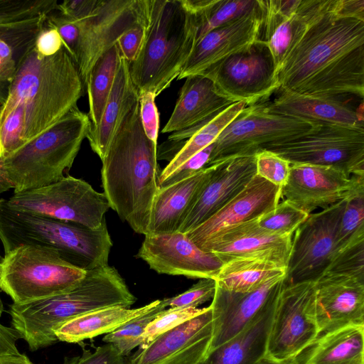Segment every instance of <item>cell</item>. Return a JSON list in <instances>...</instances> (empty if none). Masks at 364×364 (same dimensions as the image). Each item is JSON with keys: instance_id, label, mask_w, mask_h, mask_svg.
Returning <instances> with one entry per match:
<instances>
[{"instance_id": "cell-20", "label": "cell", "mask_w": 364, "mask_h": 364, "mask_svg": "<svg viewBox=\"0 0 364 364\" xmlns=\"http://www.w3.org/2000/svg\"><path fill=\"white\" fill-rule=\"evenodd\" d=\"M285 276L274 278L249 292L224 289L216 284L210 304L213 337L209 354L242 331L279 294Z\"/></svg>"}, {"instance_id": "cell-10", "label": "cell", "mask_w": 364, "mask_h": 364, "mask_svg": "<svg viewBox=\"0 0 364 364\" xmlns=\"http://www.w3.org/2000/svg\"><path fill=\"white\" fill-rule=\"evenodd\" d=\"M319 125L270 112L263 102L248 105L214 141L208 166L232 156L256 154L264 146L291 141Z\"/></svg>"}, {"instance_id": "cell-35", "label": "cell", "mask_w": 364, "mask_h": 364, "mask_svg": "<svg viewBox=\"0 0 364 364\" xmlns=\"http://www.w3.org/2000/svg\"><path fill=\"white\" fill-rule=\"evenodd\" d=\"M248 106L245 102H234L204 124L183 143L181 149L160 173L159 185L164 182L182 164L205 147L212 144L223 130Z\"/></svg>"}, {"instance_id": "cell-8", "label": "cell", "mask_w": 364, "mask_h": 364, "mask_svg": "<svg viewBox=\"0 0 364 364\" xmlns=\"http://www.w3.org/2000/svg\"><path fill=\"white\" fill-rule=\"evenodd\" d=\"M147 0H102L86 18L73 20L54 10L48 23L60 35L84 87L97 60L129 28L145 23Z\"/></svg>"}, {"instance_id": "cell-58", "label": "cell", "mask_w": 364, "mask_h": 364, "mask_svg": "<svg viewBox=\"0 0 364 364\" xmlns=\"http://www.w3.org/2000/svg\"><path fill=\"white\" fill-rule=\"evenodd\" d=\"M1 107H2V105L0 104V112H1Z\"/></svg>"}, {"instance_id": "cell-28", "label": "cell", "mask_w": 364, "mask_h": 364, "mask_svg": "<svg viewBox=\"0 0 364 364\" xmlns=\"http://www.w3.org/2000/svg\"><path fill=\"white\" fill-rule=\"evenodd\" d=\"M257 1L260 22L257 41L269 48L277 68L306 18L311 0Z\"/></svg>"}, {"instance_id": "cell-26", "label": "cell", "mask_w": 364, "mask_h": 364, "mask_svg": "<svg viewBox=\"0 0 364 364\" xmlns=\"http://www.w3.org/2000/svg\"><path fill=\"white\" fill-rule=\"evenodd\" d=\"M213 170L211 165L188 178L160 186L152 203L147 234L178 231Z\"/></svg>"}, {"instance_id": "cell-30", "label": "cell", "mask_w": 364, "mask_h": 364, "mask_svg": "<svg viewBox=\"0 0 364 364\" xmlns=\"http://www.w3.org/2000/svg\"><path fill=\"white\" fill-rule=\"evenodd\" d=\"M46 16L0 24V104L5 102L18 70L35 47Z\"/></svg>"}, {"instance_id": "cell-27", "label": "cell", "mask_w": 364, "mask_h": 364, "mask_svg": "<svg viewBox=\"0 0 364 364\" xmlns=\"http://www.w3.org/2000/svg\"><path fill=\"white\" fill-rule=\"evenodd\" d=\"M272 101H264L265 109L273 113L320 124H336L364 128L363 114L336 99L302 95L279 87Z\"/></svg>"}, {"instance_id": "cell-36", "label": "cell", "mask_w": 364, "mask_h": 364, "mask_svg": "<svg viewBox=\"0 0 364 364\" xmlns=\"http://www.w3.org/2000/svg\"><path fill=\"white\" fill-rule=\"evenodd\" d=\"M196 17V42L208 32L244 16L257 6V0H182Z\"/></svg>"}, {"instance_id": "cell-57", "label": "cell", "mask_w": 364, "mask_h": 364, "mask_svg": "<svg viewBox=\"0 0 364 364\" xmlns=\"http://www.w3.org/2000/svg\"><path fill=\"white\" fill-rule=\"evenodd\" d=\"M198 364H209L208 361V359L205 360L204 361L198 363Z\"/></svg>"}, {"instance_id": "cell-50", "label": "cell", "mask_w": 364, "mask_h": 364, "mask_svg": "<svg viewBox=\"0 0 364 364\" xmlns=\"http://www.w3.org/2000/svg\"><path fill=\"white\" fill-rule=\"evenodd\" d=\"M63 46L64 43L58 31L46 19L36 41V50L42 56L48 57L56 54Z\"/></svg>"}, {"instance_id": "cell-45", "label": "cell", "mask_w": 364, "mask_h": 364, "mask_svg": "<svg viewBox=\"0 0 364 364\" xmlns=\"http://www.w3.org/2000/svg\"><path fill=\"white\" fill-rule=\"evenodd\" d=\"M216 282L213 279H200L186 291L171 298L162 299L165 307L180 309L196 307L213 299Z\"/></svg>"}, {"instance_id": "cell-18", "label": "cell", "mask_w": 364, "mask_h": 364, "mask_svg": "<svg viewBox=\"0 0 364 364\" xmlns=\"http://www.w3.org/2000/svg\"><path fill=\"white\" fill-rule=\"evenodd\" d=\"M358 176L331 166L291 164L288 178L281 188L282 197L311 214L318 208L326 209L345 198Z\"/></svg>"}, {"instance_id": "cell-47", "label": "cell", "mask_w": 364, "mask_h": 364, "mask_svg": "<svg viewBox=\"0 0 364 364\" xmlns=\"http://www.w3.org/2000/svg\"><path fill=\"white\" fill-rule=\"evenodd\" d=\"M156 96L150 92L139 93V115L143 130L153 143L157 144L159 114Z\"/></svg>"}, {"instance_id": "cell-32", "label": "cell", "mask_w": 364, "mask_h": 364, "mask_svg": "<svg viewBox=\"0 0 364 364\" xmlns=\"http://www.w3.org/2000/svg\"><path fill=\"white\" fill-rule=\"evenodd\" d=\"M278 296L242 331L212 351L207 358L209 364H255L264 357Z\"/></svg>"}, {"instance_id": "cell-46", "label": "cell", "mask_w": 364, "mask_h": 364, "mask_svg": "<svg viewBox=\"0 0 364 364\" xmlns=\"http://www.w3.org/2000/svg\"><path fill=\"white\" fill-rule=\"evenodd\" d=\"M64 364H129V360L112 343H106L92 352L84 350L81 355L66 358Z\"/></svg>"}, {"instance_id": "cell-33", "label": "cell", "mask_w": 364, "mask_h": 364, "mask_svg": "<svg viewBox=\"0 0 364 364\" xmlns=\"http://www.w3.org/2000/svg\"><path fill=\"white\" fill-rule=\"evenodd\" d=\"M159 301L155 300L136 309L111 306L90 311L65 322L54 331V334L58 341L78 343L116 331L133 318L147 313Z\"/></svg>"}, {"instance_id": "cell-40", "label": "cell", "mask_w": 364, "mask_h": 364, "mask_svg": "<svg viewBox=\"0 0 364 364\" xmlns=\"http://www.w3.org/2000/svg\"><path fill=\"white\" fill-rule=\"evenodd\" d=\"M309 215L283 200L274 209L259 216L257 223L260 228L269 233L282 236L293 235Z\"/></svg>"}, {"instance_id": "cell-7", "label": "cell", "mask_w": 364, "mask_h": 364, "mask_svg": "<svg viewBox=\"0 0 364 364\" xmlns=\"http://www.w3.org/2000/svg\"><path fill=\"white\" fill-rule=\"evenodd\" d=\"M91 128L77 106L15 152L0 159V169L19 193L53 183L65 176Z\"/></svg>"}, {"instance_id": "cell-37", "label": "cell", "mask_w": 364, "mask_h": 364, "mask_svg": "<svg viewBox=\"0 0 364 364\" xmlns=\"http://www.w3.org/2000/svg\"><path fill=\"white\" fill-rule=\"evenodd\" d=\"M121 58L117 43L104 53L92 66L85 87L89 101L91 128L96 127L101 119L113 86Z\"/></svg>"}, {"instance_id": "cell-31", "label": "cell", "mask_w": 364, "mask_h": 364, "mask_svg": "<svg viewBox=\"0 0 364 364\" xmlns=\"http://www.w3.org/2000/svg\"><path fill=\"white\" fill-rule=\"evenodd\" d=\"M139 100L130 76L129 64L122 55L112 88L98 125L87 136L92 150L103 159L107 147L126 112Z\"/></svg>"}, {"instance_id": "cell-34", "label": "cell", "mask_w": 364, "mask_h": 364, "mask_svg": "<svg viewBox=\"0 0 364 364\" xmlns=\"http://www.w3.org/2000/svg\"><path fill=\"white\" fill-rule=\"evenodd\" d=\"M286 274L287 267L275 262L255 257H240L223 263L215 280L216 284L224 289L249 292Z\"/></svg>"}, {"instance_id": "cell-25", "label": "cell", "mask_w": 364, "mask_h": 364, "mask_svg": "<svg viewBox=\"0 0 364 364\" xmlns=\"http://www.w3.org/2000/svg\"><path fill=\"white\" fill-rule=\"evenodd\" d=\"M257 219L229 228L203 250L213 252L223 263L236 258L255 257L287 267L292 235L266 232L258 226Z\"/></svg>"}, {"instance_id": "cell-2", "label": "cell", "mask_w": 364, "mask_h": 364, "mask_svg": "<svg viewBox=\"0 0 364 364\" xmlns=\"http://www.w3.org/2000/svg\"><path fill=\"white\" fill-rule=\"evenodd\" d=\"M85 87L63 46L44 57L35 47L18 70L0 112V159L9 156L77 106Z\"/></svg>"}, {"instance_id": "cell-53", "label": "cell", "mask_w": 364, "mask_h": 364, "mask_svg": "<svg viewBox=\"0 0 364 364\" xmlns=\"http://www.w3.org/2000/svg\"><path fill=\"white\" fill-rule=\"evenodd\" d=\"M0 364H33L24 354L0 356Z\"/></svg>"}, {"instance_id": "cell-16", "label": "cell", "mask_w": 364, "mask_h": 364, "mask_svg": "<svg viewBox=\"0 0 364 364\" xmlns=\"http://www.w3.org/2000/svg\"><path fill=\"white\" fill-rule=\"evenodd\" d=\"M144 236L136 257L159 274L215 279L223 264L213 252L198 247L186 233Z\"/></svg>"}, {"instance_id": "cell-5", "label": "cell", "mask_w": 364, "mask_h": 364, "mask_svg": "<svg viewBox=\"0 0 364 364\" xmlns=\"http://www.w3.org/2000/svg\"><path fill=\"white\" fill-rule=\"evenodd\" d=\"M195 16L182 0H147L144 36L130 76L139 93L157 97L177 79L196 44Z\"/></svg>"}, {"instance_id": "cell-19", "label": "cell", "mask_w": 364, "mask_h": 364, "mask_svg": "<svg viewBox=\"0 0 364 364\" xmlns=\"http://www.w3.org/2000/svg\"><path fill=\"white\" fill-rule=\"evenodd\" d=\"M281 198L280 187L255 174L225 205L186 235L203 250L229 228L257 219L274 209Z\"/></svg>"}, {"instance_id": "cell-56", "label": "cell", "mask_w": 364, "mask_h": 364, "mask_svg": "<svg viewBox=\"0 0 364 364\" xmlns=\"http://www.w3.org/2000/svg\"><path fill=\"white\" fill-rule=\"evenodd\" d=\"M3 258V256L0 254V262L1 260ZM1 289H0V317L1 316L4 309V305H3V302H2V300H1Z\"/></svg>"}, {"instance_id": "cell-41", "label": "cell", "mask_w": 364, "mask_h": 364, "mask_svg": "<svg viewBox=\"0 0 364 364\" xmlns=\"http://www.w3.org/2000/svg\"><path fill=\"white\" fill-rule=\"evenodd\" d=\"M58 4L56 0H0V24L48 15L56 9Z\"/></svg>"}, {"instance_id": "cell-13", "label": "cell", "mask_w": 364, "mask_h": 364, "mask_svg": "<svg viewBox=\"0 0 364 364\" xmlns=\"http://www.w3.org/2000/svg\"><path fill=\"white\" fill-rule=\"evenodd\" d=\"M318 335L314 282H285L276 302L265 356L290 360Z\"/></svg>"}, {"instance_id": "cell-21", "label": "cell", "mask_w": 364, "mask_h": 364, "mask_svg": "<svg viewBox=\"0 0 364 364\" xmlns=\"http://www.w3.org/2000/svg\"><path fill=\"white\" fill-rule=\"evenodd\" d=\"M318 336L349 326H364V282L323 273L315 282Z\"/></svg>"}, {"instance_id": "cell-15", "label": "cell", "mask_w": 364, "mask_h": 364, "mask_svg": "<svg viewBox=\"0 0 364 364\" xmlns=\"http://www.w3.org/2000/svg\"><path fill=\"white\" fill-rule=\"evenodd\" d=\"M345 198L311 213L296 230L287 267L285 282H315L327 269L340 248L338 225Z\"/></svg>"}, {"instance_id": "cell-29", "label": "cell", "mask_w": 364, "mask_h": 364, "mask_svg": "<svg viewBox=\"0 0 364 364\" xmlns=\"http://www.w3.org/2000/svg\"><path fill=\"white\" fill-rule=\"evenodd\" d=\"M291 364H364V326H349L318 336Z\"/></svg>"}, {"instance_id": "cell-42", "label": "cell", "mask_w": 364, "mask_h": 364, "mask_svg": "<svg viewBox=\"0 0 364 364\" xmlns=\"http://www.w3.org/2000/svg\"><path fill=\"white\" fill-rule=\"evenodd\" d=\"M326 272L348 275L364 282V236L350 240L341 249Z\"/></svg>"}, {"instance_id": "cell-1", "label": "cell", "mask_w": 364, "mask_h": 364, "mask_svg": "<svg viewBox=\"0 0 364 364\" xmlns=\"http://www.w3.org/2000/svg\"><path fill=\"white\" fill-rule=\"evenodd\" d=\"M341 0H314L277 68L279 87L336 99L364 95V20L341 14Z\"/></svg>"}, {"instance_id": "cell-23", "label": "cell", "mask_w": 364, "mask_h": 364, "mask_svg": "<svg viewBox=\"0 0 364 364\" xmlns=\"http://www.w3.org/2000/svg\"><path fill=\"white\" fill-rule=\"evenodd\" d=\"M185 79L171 115L161 131L163 134L170 133L168 141L174 142L188 139L234 103L222 95L205 75H191Z\"/></svg>"}, {"instance_id": "cell-55", "label": "cell", "mask_w": 364, "mask_h": 364, "mask_svg": "<svg viewBox=\"0 0 364 364\" xmlns=\"http://www.w3.org/2000/svg\"><path fill=\"white\" fill-rule=\"evenodd\" d=\"M255 364H291L289 361H279L272 358H270L267 356L263 357L262 359L258 360Z\"/></svg>"}, {"instance_id": "cell-17", "label": "cell", "mask_w": 364, "mask_h": 364, "mask_svg": "<svg viewBox=\"0 0 364 364\" xmlns=\"http://www.w3.org/2000/svg\"><path fill=\"white\" fill-rule=\"evenodd\" d=\"M213 337L210 306L201 314L159 335L129 358V364H198L209 355Z\"/></svg>"}, {"instance_id": "cell-6", "label": "cell", "mask_w": 364, "mask_h": 364, "mask_svg": "<svg viewBox=\"0 0 364 364\" xmlns=\"http://www.w3.org/2000/svg\"><path fill=\"white\" fill-rule=\"evenodd\" d=\"M0 240L4 254L22 245L53 248L85 272L107 265L112 247L106 219L93 230L17 209L6 198H0Z\"/></svg>"}, {"instance_id": "cell-9", "label": "cell", "mask_w": 364, "mask_h": 364, "mask_svg": "<svg viewBox=\"0 0 364 364\" xmlns=\"http://www.w3.org/2000/svg\"><path fill=\"white\" fill-rule=\"evenodd\" d=\"M85 273L55 249L22 245L5 253L0 262V289L14 304H23L70 290Z\"/></svg>"}, {"instance_id": "cell-4", "label": "cell", "mask_w": 364, "mask_h": 364, "mask_svg": "<svg viewBox=\"0 0 364 364\" xmlns=\"http://www.w3.org/2000/svg\"><path fill=\"white\" fill-rule=\"evenodd\" d=\"M136 300L118 271L107 264L87 271L68 291L27 304L13 303L9 313L13 328L35 351L58 341L54 331L65 322L104 308H129Z\"/></svg>"}, {"instance_id": "cell-49", "label": "cell", "mask_w": 364, "mask_h": 364, "mask_svg": "<svg viewBox=\"0 0 364 364\" xmlns=\"http://www.w3.org/2000/svg\"><path fill=\"white\" fill-rule=\"evenodd\" d=\"M144 25L145 23L132 26L117 41L121 55L128 63L133 62L138 55L144 39Z\"/></svg>"}, {"instance_id": "cell-11", "label": "cell", "mask_w": 364, "mask_h": 364, "mask_svg": "<svg viewBox=\"0 0 364 364\" xmlns=\"http://www.w3.org/2000/svg\"><path fill=\"white\" fill-rule=\"evenodd\" d=\"M17 209L99 228L110 208L104 193L95 191L82 179L71 176L39 188L14 193L7 198Z\"/></svg>"}, {"instance_id": "cell-43", "label": "cell", "mask_w": 364, "mask_h": 364, "mask_svg": "<svg viewBox=\"0 0 364 364\" xmlns=\"http://www.w3.org/2000/svg\"><path fill=\"white\" fill-rule=\"evenodd\" d=\"M207 309L208 307L165 309L146 326L142 334L141 344L139 348H144L159 335L201 314Z\"/></svg>"}, {"instance_id": "cell-48", "label": "cell", "mask_w": 364, "mask_h": 364, "mask_svg": "<svg viewBox=\"0 0 364 364\" xmlns=\"http://www.w3.org/2000/svg\"><path fill=\"white\" fill-rule=\"evenodd\" d=\"M213 143L187 160L160 186L173 183L188 178L207 167L213 149Z\"/></svg>"}, {"instance_id": "cell-51", "label": "cell", "mask_w": 364, "mask_h": 364, "mask_svg": "<svg viewBox=\"0 0 364 364\" xmlns=\"http://www.w3.org/2000/svg\"><path fill=\"white\" fill-rule=\"evenodd\" d=\"M102 0L63 1L58 4L56 10L73 20H80L91 15Z\"/></svg>"}, {"instance_id": "cell-38", "label": "cell", "mask_w": 364, "mask_h": 364, "mask_svg": "<svg viewBox=\"0 0 364 364\" xmlns=\"http://www.w3.org/2000/svg\"><path fill=\"white\" fill-rule=\"evenodd\" d=\"M360 236H364V176H358L345 198L337 232L340 250Z\"/></svg>"}, {"instance_id": "cell-54", "label": "cell", "mask_w": 364, "mask_h": 364, "mask_svg": "<svg viewBox=\"0 0 364 364\" xmlns=\"http://www.w3.org/2000/svg\"><path fill=\"white\" fill-rule=\"evenodd\" d=\"M11 188H12L11 184L0 169V193H4Z\"/></svg>"}, {"instance_id": "cell-14", "label": "cell", "mask_w": 364, "mask_h": 364, "mask_svg": "<svg viewBox=\"0 0 364 364\" xmlns=\"http://www.w3.org/2000/svg\"><path fill=\"white\" fill-rule=\"evenodd\" d=\"M276 65L269 48L255 41L215 64L203 74L232 102L248 105L267 101L279 87Z\"/></svg>"}, {"instance_id": "cell-24", "label": "cell", "mask_w": 364, "mask_h": 364, "mask_svg": "<svg viewBox=\"0 0 364 364\" xmlns=\"http://www.w3.org/2000/svg\"><path fill=\"white\" fill-rule=\"evenodd\" d=\"M258 3V1H257ZM259 5L252 12L217 28L199 39L177 80L200 75L257 40Z\"/></svg>"}, {"instance_id": "cell-3", "label": "cell", "mask_w": 364, "mask_h": 364, "mask_svg": "<svg viewBox=\"0 0 364 364\" xmlns=\"http://www.w3.org/2000/svg\"><path fill=\"white\" fill-rule=\"evenodd\" d=\"M157 144L146 136L139 100L122 117L102 160L103 193L109 207L139 234L146 235L159 188Z\"/></svg>"}, {"instance_id": "cell-52", "label": "cell", "mask_w": 364, "mask_h": 364, "mask_svg": "<svg viewBox=\"0 0 364 364\" xmlns=\"http://www.w3.org/2000/svg\"><path fill=\"white\" fill-rule=\"evenodd\" d=\"M19 338V335L13 328L0 323V356L19 354L16 346Z\"/></svg>"}, {"instance_id": "cell-44", "label": "cell", "mask_w": 364, "mask_h": 364, "mask_svg": "<svg viewBox=\"0 0 364 364\" xmlns=\"http://www.w3.org/2000/svg\"><path fill=\"white\" fill-rule=\"evenodd\" d=\"M256 174L282 187L286 183L290 171V163L276 154L261 149L255 154Z\"/></svg>"}, {"instance_id": "cell-12", "label": "cell", "mask_w": 364, "mask_h": 364, "mask_svg": "<svg viewBox=\"0 0 364 364\" xmlns=\"http://www.w3.org/2000/svg\"><path fill=\"white\" fill-rule=\"evenodd\" d=\"M291 164L331 166L364 176V128L321 124L308 134L282 144L267 145Z\"/></svg>"}, {"instance_id": "cell-22", "label": "cell", "mask_w": 364, "mask_h": 364, "mask_svg": "<svg viewBox=\"0 0 364 364\" xmlns=\"http://www.w3.org/2000/svg\"><path fill=\"white\" fill-rule=\"evenodd\" d=\"M203 186L178 231L186 233L213 215L256 174L255 154L235 156L219 161Z\"/></svg>"}, {"instance_id": "cell-39", "label": "cell", "mask_w": 364, "mask_h": 364, "mask_svg": "<svg viewBox=\"0 0 364 364\" xmlns=\"http://www.w3.org/2000/svg\"><path fill=\"white\" fill-rule=\"evenodd\" d=\"M166 309L162 300L147 313L128 321L116 331L106 334L102 340L112 343L124 356L141 344V336L145 328L162 311Z\"/></svg>"}]
</instances>
